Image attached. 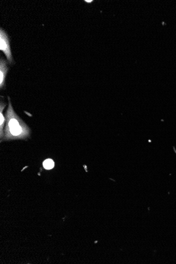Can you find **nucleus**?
Wrapping results in <instances>:
<instances>
[{
  "mask_svg": "<svg viewBox=\"0 0 176 264\" xmlns=\"http://www.w3.org/2000/svg\"><path fill=\"white\" fill-rule=\"evenodd\" d=\"M6 120L4 137L6 139L24 138L29 136L30 129L15 113L10 102L6 113Z\"/></svg>",
  "mask_w": 176,
  "mask_h": 264,
  "instance_id": "f257e3e1",
  "label": "nucleus"
},
{
  "mask_svg": "<svg viewBox=\"0 0 176 264\" xmlns=\"http://www.w3.org/2000/svg\"><path fill=\"white\" fill-rule=\"evenodd\" d=\"M0 50L3 52L9 62L12 63L13 58L10 48L9 38L6 33L3 29L0 30Z\"/></svg>",
  "mask_w": 176,
  "mask_h": 264,
  "instance_id": "f03ea898",
  "label": "nucleus"
},
{
  "mask_svg": "<svg viewBox=\"0 0 176 264\" xmlns=\"http://www.w3.org/2000/svg\"><path fill=\"white\" fill-rule=\"evenodd\" d=\"M8 64L4 59H1L0 61V87L2 88L4 86L6 75L8 71Z\"/></svg>",
  "mask_w": 176,
  "mask_h": 264,
  "instance_id": "7ed1b4c3",
  "label": "nucleus"
},
{
  "mask_svg": "<svg viewBox=\"0 0 176 264\" xmlns=\"http://www.w3.org/2000/svg\"><path fill=\"white\" fill-rule=\"evenodd\" d=\"M6 104L1 102V105H0V129H1V137H3V126H4V121H5V118H4V116L3 115V110H4V108L6 107Z\"/></svg>",
  "mask_w": 176,
  "mask_h": 264,
  "instance_id": "20e7f679",
  "label": "nucleus"
},
{
  "mask_svg": "<svg viewBox=\"0 0 176 264\" xmlns=\"http://www.w3.org/2000/svg\"><path fill=\"white\" fill-rule=\"evenodd\" d=\"M44 168L47 170L52 169L54 166V163L52 159H48L46 160L43 163Z\"/></svg>",
  "mask_w": 176,
  "mask_h": 264,
  "instance_id": "39448f33",
  "label": "nucleus"
},
{
  "mask_svg": "<svg viewBox=\"0 0 176 264\" xmlns=\"http://www.w3.org/2000/svg\"><path fill=\"white\" fill-rule=\"evenodd\" d=\"M86 2H91L92 1H86Z\"/></svg>",
  "mask_w": 176,
  "mask_h": 264,
  "instance_id": "423d86ee",
  "label": "nucleus"
}]
</instances>
